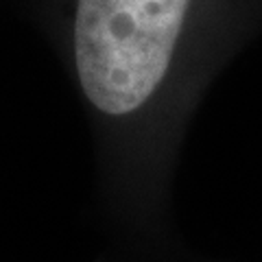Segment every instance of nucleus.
Returning a JSON list of instances; mask_svg holds the SVG:
<instances>
[{
    "label": "nucleus",
    "instance_id": "1",
    "mask_svg": "<svg viewBox=\"0 0 262 262\" xmlns=\"http://www.w3.org/2000/svg\"><path fill=\"white\" fill-rule=\"evenodd\" d=\"M236 0H44L98 138L120 166L166 158Z\"/></svg>",
    "mask_w": 262,
    "mask_h": 262
}]
</instances>
